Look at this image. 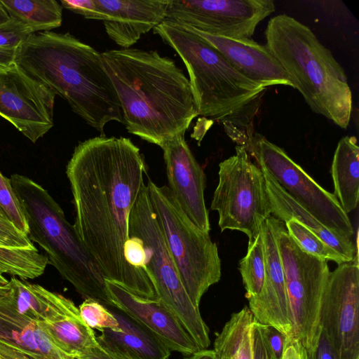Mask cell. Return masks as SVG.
I'll list each match as a JSON object with an SVG mask.
<instances>
[{
  "instance_id": "cell-1",
  "label": "cell",
  "mask_w": 359,
  "mask_h": 359,
  "mask_svg": "<svg viewBox=\"0 0 359 359\" xmlns=\"http://www.w3.org/2000/svg\"><path fill=\"white\" fill-rule=\"evenodd\" d=\"M144 174L140 149L123 137L101 135L79 143L66 168L74 229L105 279L140 297L157 299L146 271L131 265L125 256L128 217Z\"/></svg>"
},
{
  "instance_id": "cell-2",
  "label": "cell",
  "mask_w": 359,
  "mask_h": 359,
  "mask_svg": "<svg viewBox=\"0 0 359 359\" xmlns=\"http://www.w3.org/2000/svg\"><path fill=\"white\" fill-rule=\"evenodd\" d=\"M101 57L129 133L161 148L184 135L199 114L189 81L172 60L133 48L106 50Z\"/></svg>"
},
{
  "instance_id": "cell-3",
  "label": "cell",
  "mask_w": 359,
  "mask_h": 359,
  "mask_svg": "<svg viewBox=\"0 0 359 359\" xmlns=\"http://www.w3.org/2000/svg\"><path fill=\"white\" fill-rule=\"evenodd\" d=\"M15 65L67 102L72 111L104 135L111 121L123 123L116 92L101 53L69 33L32 34L16 49Z\"/></svg>"
},
{
  "instance_id": "cell-4",
  "label": "cell",
  "mask_w": 359,
  "mask_h": 359,
  "mask_svg": "<svg viewBox=\"0 0 359 359\" xmlns=\"http://www.w3.org/2000/svg\"><path fill=\"white\" fill-rule=\"evenodd\" d=\"M153 32L184 62L198 114L222 123L227 135L247 149L266 88L236 71L189 27L165 20Z\"/></svg>"
},
{
  "instance_id": "cell-5",
  "label": "cell",
  "mask_w": 359,
  "mask_h": 359,
  "mask_svg": "<svg viewBox=\"0 0 359 359\" xmlns=\"http://www.w3.org/2000/svg\"><path fill=\"white\" fill-rule=\"evenodd\" d=\"M264 34L266 46L312 111L347 128L352 93L345 72L331 51L309 27L286 14L271 18Z\"/></svg>"
},
{
  "instance_id": "cell-6",
  "label": "cell",
  "mask_w": 359,
  "mask_h": 359,
  "mask_svg": "<svg viewBox=\"0 0 359 359\" xmlns=\"http://www.w3.org/2000/svg\"><path fill=\"white\" fill-rule=\"evenodd\" d=\"M9 179L27 219V236L46 252L48 264L85 299L114 307L100 268L60 205L28 177L13 174Z\"/></svg>"
},
{
  "instance_id": "cell-7",
  "label": "cell",
  "mask_w": 359,
  "mask_h": 359,
  "mask_svg": "<svg viewBox=\"0 0 359 359\" xmlns=\"http://www.w3.org/2000/svg\"><path fill=\"white\" fill-rule=\"evenodd\" d=\"M128 234L138 238L143 246L144 269L154 287L157 299L175 316L200 349L208 348V327L182 284L145 183L129 215Z\"/></svg>"
},
{
  "instance_id": "cell-8",
  "label": "cell",
  "mask_w": 359,
  "mask_h": 359,
  "mask_svg": "<svg viewBox=\"0 0 359 359\" xmlns=\"http://www.w3.org/2000/svg\"><path fill=\"white\" fill-rule=\"evenodd\" d=\"M147 186L182 284L199 308L203 295L221 278L217 246L209 233L199 229L184 215L168 187H159L149 177Z\"/></svg>"
},
{
  "instance_id": "cell-9",
  "label": "cell",
  "mask_w": 359,
  "mask_h": 359,
  "mask_svg": "<svg viewBox=\"0 0 359 359\" xmlns=\"http://www.w3.org/2000/svg\"><path fill=\"white\" fill-rule=\"evenodd\" d=\"M274 233L285 280L292 324V339L306 351L320 334V310L330 273L327 260L302 251L288 235L284 222L272 217Z\"/></svg>"
},
{
  "instance_id": "cell-10",
  "label": "cell",
  "mask_w": 359,
  "mask_h": 359,
  "mask_svg": "<svg viewBox=\"0 0 359 359\" xmlns=\"http://www.w3.org/2000/svg\"><path fill=\"white\" fill-rule=\"evenodd\" d=\"M219 164V182L210 208L219 215L221 231L238 230L256 241L264 221L271 215L262 169L251 161L245 147Z\"/></svg>"
},
{
  "instance_id": "cell-11",
  "label": "cell",
  "mask_w": 359,
  "mask_h": 359,
  "mask_svg": "<svg viewBox=\"0 0 359 359\" xmlns=\"http://www.w3.org/2000/svg\"><path fill=\"white\" fill-rule=\"evenodd\" d=\"M246 150L259 168L266 170L326 227L341 237L352 239L354 229L334 194L320 186L282 148L263 135L254 133Z\"/></svg>"
},
{
  "instance_id": "cell-12",
  "label": "cell",
  "mask_w": 359,
  "mask_h": 359,
  "mask_svg": "<svg viewBox=\"0 0 359 359\" xmlns=\"http://www.w3.org/2000/svg\"><path fill=\"white\" fill-rule=\"evenodd\" d=\"M273 0H169L165 20L215 36L250 39Z\"/></svg>"
},
{
  "instance_id": "cell-13",
  "label": "cell",
  "mask_w": 359,
  "mask_h": 359,
  "mask_svg": "<svg viewBox=\"0 0 359 359\" xmlns=\"http://www.w3.org/2000/svg\"><path fill=\"white\" fill-rule=\"evenodd\" d=\"M320 327L338 359H359L358 256L330 273L321 300Z\"/></svg>"
},
{
  "instance_id": "cell-14",
  "label": "cell",
  "mask_w": 359,
  "mask_h": 359,
  "mask_svg": "<svg viewBox=\"0 0 359 359\" xmlns=\"http://www.w3.org/2000/svg\"><path fill=\"white\" fill-rule=\"evenodd\" d=\"M55 95L15 64L0 70V116L32 142L53 126Z\"/></svg>"
},
{
  "instance_id": "cell-15",
  "label": "cell",
  "mask_w": 359,
  "mask_h": 359,
  "mask_svg": "<svg viewBox=\"0 0 359 359\" xmlns=\"http://www.w3.org/2000/svg\"><path fill=\"white\" fill-rule=\"evenodd\" d=\"M168 189L189 219L199 229L209 233L210 225L205 206V175L184 135L167 142L161 148Z\"/></svg>"
},
{
  "instance_id": "cell-16",
  "label": "cell",
  "mask_w": 359,
  "mask_h": 359,
  "mask_svg": "<svg viewBox=\"0 0 359 359\" xmlns=\"http://www.w3.org/2000/svg\"><path fill=\"white\" fill-rule=\"evenodd\" d=\"M273 215L262 223L265 256V276L260 292L250 297L249 309L255 320L274 327L291 340L292 324L290 316L283 267L273 230Z\"/></svg>"
},
{
  "instance_id": "cell-17",
  "label": "cell",
  "mask_w": 359,
  "mask_h": 359,
  "mask_svg": "<svg viewBox=\"0 0 359 359\" xmlns=\"http://www.w3.org/2000/svg\"><path fill=\"white\" fill-rule=\"evenodd\" d=\"M114 307L145 327L173 351L191 355L200 350L175 316L158 299L140 297L105 279Z\"/></svg>"
},
{
  "instance_id": "cell-18",
  "label": "cell",
  "mask_w": 359,
  "mask_h": 359,
  "mask_svg": "<svg viewBox=\"0 0 359 359\" xmlns=\"http://www.w3.org/2000/svg\"><path fill=\"white\" fill-rule=\"evenodd\" d=\"M108 36L130 48L166 18L169 0H95Z\"/></svg>"
},
{
  "instance_id": "cell-19",
  "label": "cell",
  "mask_w": 359,
  "mask_h": 359,
  "mask_svg": "<svg viewBox=\"0 0 359 359\" xmlns=\"http://www.w3.org/2000/svg\"><path fill=\"white\" fill-rule=\"evenodd\" d=\"M187 27L216 48L236 71L248 79L265 88L278 85L294 88L290 76L266 44L262 45L252 39H231Z\"/></svg>"
},
{
  "instance_id": "cell-20",
  "label": "cell",
  "mask_w": 359,
  "mask_h": 359,
  "mask_svg": "<svg viewBox=\"0 0 359 359\" xmlns=\"http://www.w3.org/2000/svg\"><path fill=\"white\" fill-rule=\"evenodd\" d=\"M0 342L36 359H74L54 344L41 326L15 307L9 282L0 286Z\"/></svg>"
},
{
  "instance_id": "cell-21",
  "label": "cell",
  "mask_w": 359,
  "mask_h": 359,
  "mask_svg": "<svg viewBox=\"0 0 359 359\" xmlns=\"http://www.w3.org/2000/svg\"><path fill=\"white\" fill-rule=\"evenodd\" d=\"M261 169L273 217L284 223L291 219L297 222L349 262L358 256V248L352 239L330 230L284 190L266 170Z\"/></svg>"
},
{
  "instance_id": "cell-22",
  "label": "cell",
  "mask_w": 359,
  "mask_h": 359,
  "mask_svg": "<svg viewBox=\"0 0 359 359\" xmlns=\"http://www.w3.org/2000/svg\"><path fill=\"white\" fill-rule=\"evenodd\" d=\"M116 318L120 331L104 330L97 341L130 359H168L171 351L152 332L116 307H108Z\"/></svg>"
},
{
  "instance_id": "cell-23",
  "label": "cell",
  "mask_w": 359,
  "mask_h": 359,
  "mask_svg": "<svg viewBox=\"0 0 359 359\" xmlns=\"http://www.w3.org/2000/svg\"><path fill=\"white\" fill-rule=\"evenodd\" d=\"M9 284L17 311L32 321L53 322L79 313L72 301L39 285L15 277Z\"/></svg>"
},
{
  "instance_id": "cell-24",
  "label": "cell",
  "mask_w": 359,
  "mask_h": 359,
  "mask_svg": "<svg viewBox=\"0 0 359 359\" xmlns=\"http://www.w3.org/2000/svg\"><path fill=\"white\" fill-rule=\"evenodd\" d=\"M334 193L343 210H354L359 201V147L354 136L338 142L331 168Z\"/></svg>"
},
{
  "instance_id": "cell-25",
  "label": "cell",
  "mask_w": 359,
  "mask_h": 359,
  "mask_svg": "<svg viewBox=\"0 0 359 359\" xmlns=\"http://www.w3.org/2000/svg\"><path fill=\"white\" fill-rule=\"evenodd\" d=\"M37 323L55 346L72 357H81L98 344L93 330L83 321L80 313Z\"/></svg>"
},
{
  "instance_id": "cell-26",
  "label": "cell",
  "mask_w": 359,
  "mask_h": 359,
  "mask_svg": "<svg viewBox=\"0 0 359 359\" xmlns=\"http://www.w3.org/2000/svg\"><path fill=\"white\" fill-rule=\"evenodd\" d=\"M254 320L247 306L232 314L215 340V352L231 359H252V325Z\"/></svg>"
},
{
  "instance_id": "cell-27",
  "label": "cell",
  "mask_w": 359,
  "mask_h": 359,
  "mask_svg": "<svg viewBox=\"0 0 359 359\" xmlns=\"http://www.w3.org/2000/svg\"><path fill=\"white\" fill-rule=\"evenodd\" d=\"M10 18L29 27L34 33L58 27L62 6L55 0H0Z\"/></svg>"
},
{
  "instance_id": "cell-28",
  "label": "cell",
  "mask_w": 359,
  "mask_h": 359,
  "mask_svg": "<svg viewBox=\"0 0 359 359\" xmlns=\"http://www.w3.org/2000/svg\"><path fill=\"white\" fill-rule=\"evenodd\" d=\"M239 271L246 290L245 297L257 295L261 290L265 276V256L262 231L239 262Z\"/></svg>"
},
{
  "instance_id": "cell-29",
  "label": "cell",
  "mask_w": 359,
  "mask_h": 359,
  "mask_svg": "<svg viewBox=\"0 0 359 359\" xmlns=\"http://www.w3.org/2000/svg\"><path fill=\"white\" fill-rule=\"evenodd\" d=\"M288 235L304 252L338 265L349 261L325 243L316 235L294 220L284 223Z\"/></svg>"
},
{
  "instance_id": "cell-30",
  "label": "cell",
  "mask_w": 359,
  "mask_h": 359,
  "mask_svg": "<svg viewBox=\"0 0 359 359\" xmlns=\"http://www.w3.org/2000/svg\"><path fill=\"white\" fill-rule=\"evenodd\" d=\"M83 321L91 329L120 331L121 327L115 316L99 302L86 299L79 307Z\"/></svg>"
},
{
  "instance_id": "cell-31",
  "label": "cell",
  "mask_w": 359,
  "mask_h": 359,
  "mask_svg": "<svg viewBox=\"0 0 359 359\" xmlns=\"http://www.w3.org/2000/svg\"><path fill=\"white\" fill-rule=\"evenodd\" d=\"M0 208L15 228L27 236L29 228L21 204L13 189L10 179L1 172Z\"/></svg>"
},
{
  "instance_id": "cell-32",
  "label": "cell",
  "mask_w": 359,
  "mask_h": 359,
  "mask_svg": "<svg viewBox=\"0 0 359 359\" xmlns=\"http://www.w3.org/2000/svg\"><path fill=\"white\" fill-rule=\"evenodd\" d=\"M33 34L29 27L11 18L0 25V48H17Z\"/></svg>"
},
{
  "instance_id": "cell-33",
  "label": "cell",
  "mask_w": 359,
  "mask_h": 359,
  "mask_svg": "<svg viewBox=\"0 0 359 359\" xmlns=\"http://www.w3.org/2000/svg\"><path fill=\"white\" fill-rule=\"evenodd\" d=\"M264 333L268 359H283L285 337L274 327L265 325Z\"/></svg>"
},
{
  "instance_id": "cell-34",
  "label": "cell",
  "mask_w": 359,
  "mask_h": 359,
  "mask_svg": "<svg viewBox=\"0 0 359 359\" xmlns=\"http://www.w3.org/2000/svg\"><path fill=\"white\" fill-rule=\"evenodd\" d=\"M61 6L84 18L98 20V11L95 0H61Z\"/></svg>"
},
{
  "instance_id": "cell-35",
  "label": "cell",
  "mask_w": 359,
  "mask_h": 359,
  "mask_svg": "<svg viewBox=\"0 0 359 359\" xmlns=\"http://www.w3.org/2000/svg\"><path fill=\"white\" fill-rule=\"evenodd\" d=\"M252 359H268L264 325L254 320L252 325Z\"/></svg>"
},
{
  "instance_id": "cell-36",
  "label": "cell",
  "mask_w": 359,
  "mask_h": 359,
  "mask_svg": "<svg viewBox=\"0 0 359 359\" xmlns=\"http://www.w3.org/2000/svg\"><path fill=\"white\" fill-rule=\"evenodd\" d=\"M307 359H338L322 330L316 346L307 352Z\"/></svg>"
},
{
  "instance_id": "cell-37",
  "label": "cell",
  "mask_w": 359,
  "mask_h": 359,
  "mask_svg": "<svg viewBox=\"0 0 359 359\" xmlns=\"http://www.w3.org/2000/svg\"><path fill=\"white\" fill-rule=\"evenodd\" d=\"M82 356H86L91 359H130L118 351L99 343Z\"/></svg>"
},
{
  "instance_id": "cell-38",
  "label": "cell",
  "mask_w": 359,
  "mask_h": 359,
  "mask_svg": "<svg viewBox=\"0 0 359 359\" xmlns=\"http://www.w3.org/2000/svg\"><path fill=\"white\" fill-rule=\"evenodd\" d=\"M0 359H36L29 355L0 342Z\"/></svg>"
},
{
  "instance_id": "cell-39",
  "label": "cell",
  "mask_w": 359,
  "mask_h": 359,
  "mask_svg": "<svg viewBox=\"0 0 359 359\" xmlns=\"http://www.w3.org/2000/svg\"><path fill=\"white\" fill-rule=\"evenodd\" d=\"M17 48H0V70H5L15 64Z\"/></svg>"
},
{
  "instance_id": "cell-40",
  "label": "cell",
  "mask_w": 359,
  "mask_h": 359,
  "mask_svg": "<svg viewBox=\"0 0 359 359\" xmlns=\"http://www.w3.org/2000/svg\"><path fill=\"white\" fill-rule=\"evenodd\" d=\"M186 359H218L214 350L200 349Z\"/></svg>"
},
{
  "instance_id": "cell-41",
  "label": "cell",
  "mask_w": 359,
  "mask_h": 359,
  "mask_svg": "<svg viewBox=\"0 0 359 359\" xmlns=\"http://www.w3.org/2000/svg\"><path fill=\"white\" fill-rule=\"evenodd\" d=\"M11 19L7 11L0 3V25L8 22Z\"/></svg>"
},
{
  "instance_id": "cell-42",
  "label": "cell",
  "mask_w": 359,
  "mask_h": 359,
  "mask_svg": "<svg viewBox=\"0 0 359 359\" xmlns=\"http://www.w3.org/2000/svg\"><path fill=\"white\" fill-rule=\"evenodd\" d=\"M8 280L2 274H0V286L6 285L8 283Z\"/></svg>"
},
{
  "instance_id": "cell-43",
  "label": "cell",
  "mask_w": 359,
  "mask_h": 359,
  "mask_svg": "<svg viewBox=\"0 0 359 359\" xmlns=\"http://www.w3.org/2000/svg\"><path fill=\"white\" fill-rule=\"evenodd\" d=\"M74 359H91V358H88L86 356H81V357L74 358Z\"/></svg>"
},
{
  "instance_id": "cell-44",
  "label": "cell",
  "mask_w": 359,
  "mask_h": 359,
  "mask_svg": "<svg viewBox=\"0 0 359 359\" xmlns=\"http://www.w3.org/2000/svg\"><path fill=\"white\" fill-rule=\"evenodd\" d=\"M0 216L1 217H6V215L4 213V212L2 211L1 208H0ZM8 219V218H7Z\"/></svg>"
},
{
  "instance_id": "cell-45",
  "label": "cell",
  "mask_w": 359,
  "mask_h": 359,
  "mask_svg": "<svg viewBox=\"0 0 359 359\" xmlns=\"http://www.w3.org/2000/svg\"><path fill=\"white\" fill-rule=\"evenodd\" d=\"M0 245H4L0 243ZM4 246H6V245H4Z\"/></svg>"
}]
</instances>
